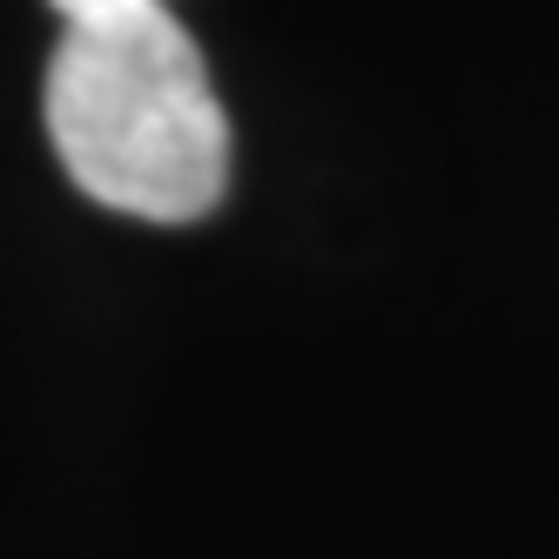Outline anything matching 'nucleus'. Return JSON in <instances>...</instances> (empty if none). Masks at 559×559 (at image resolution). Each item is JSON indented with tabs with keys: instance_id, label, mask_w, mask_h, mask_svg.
I'll use <instances>...</instances> for the list:
<instances>
[{
	"instance_id": "f257e3e1",
	"label": "nucleus",
	"mask_w": 559,
	"mask_h": 559,
	"mask_svg": "<svg viewBox=\"0 0 559 559\" xmlns=\"http://www.w3.org/2000/svg\"><path fill=\"white\" fill-rule=\"evenodd\" d=\"M41 115L68 182L115 216L195 223L229 189V115L163 0L61 21Z\"/></svg>"
},
{
	"instance_id": "f03ea898",
	"label": "nucleus",
	"mask_w": 559,
	"mask_h": 559,
	"mask_svg": "<svg viewBox=\"0 0 559 559\" xmlns=\"http://www.w3.org/2000/svg\"><path fill=\"white\" fill-rule=\"evenodd\" d=\"M48 8L61 21H74V14H102V8H135V0H48Z\"/></svg>"
}]
</instances>
